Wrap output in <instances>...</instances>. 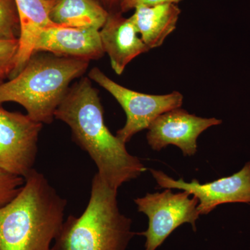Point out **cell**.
Returning a JSON list of instances; mask_svg holds the SVG:
<instances>
[{"mask_svg": "<svg viewBox=\"0 0 250 250\" xmlns=\"http://www.w3.org/2000/svg\"><path fill=\"white\" fill-rule=\"evenodd\" d=\"M19 17L15 0H0V40L19 39Z\"/></svg>", "mask_w": 250, "mask_h": 250, "instance_id": "obj_15", "label": "cell"}, {"mask_svg": "<svg viewBox=\"0 0 250 250\" xmlns=\"http://www.w3.org/2000/svg\"><path fill=\"white\" fill-rule=\"evenodd\" d=\"M221 123L215 118H202L182 108H174L158 116L149 125L148 144L155 151L172 145L179 147L184 156H192L196 154L199 136Z\"/></svg>", "mask_w": 250, "mask_h": 250, "instance_id": "obj_9", "label": "cell"}, {"mask_svg": "<svg viewBox=\"0 0 250 250\" xmlns=\"http://www.w3.org/2000/svg\"><path fill=\"white\" fill-rule=\"evenodd\" d=\"M24 179L0 170V207L11 202L19 193Z\"/></svg>", "mask_w": 250, "mask_h": 250, "instance_id": "obj_16", "label": "cell"}, {"mask_svg": "<svg viewBox=\"0 0 250 250\" xmlns=\"http://www.w3.org/2000/svg\"><path fill=\"white\" fill-rule=\"evenodd\" d=\"M34 52L88 61L100 59L104 54L98 29L61 25L42 29L36 39Z\"/></svg>", "mask_w": 250, "mask_h": 250, "instance_id": "obj_10", "label": "cell"}, {"mask_svg": "<svg viewBox=\"0 0 250 250\" xmlns=\"http://www.w3.org/2000/svg\"><path fill=\"white\" fill-rule=\"evenodd\" d=\"M182 0H120L119 6L121 13L127 12L140 5H155L164 3L178 4Z\"/></svg>", "mask_w": 250, "mask_h": 250, "instance_id": "obj_18", "label": "cell"}, {"mask_svg": "<svg viewBox=\"0 0 250 250\" xmlns=\"http://www.w3.org/2000/svg\"><path fill=\"white\" fill-rule=\"evenodd\" d=\"M150 172L162 188L183 190L197 197L200 215L208 214L223 204H250V161L236 173L205 184L195 179L189 183L182 178L175 180L154 169H150Z\"/></svg>", "mask_w": 250, "mask_h": 250, "instance_id": "obj_8", "label": "cell"}, {"mask_svg": "<svg viewBox=\"0 0 250 250\" xmlns=\"http://www.w3.org/2000/svg\"><path fill=\"white\" fill-rule=\"evenodd\" d=\"M54 118L68 125L75 142L90 156L97 173L110 187L118 190L147 170L105 125L98 91L89 79H82L69 88Z\"/></svg>", "mask_w": 250, "mask_h": 250, "instance_id": "obj_1", "label": "cell"}, {"mask_svg": "<svg viewBox=\"0 0 250 250\" xmlns=\"http://www.w3.org/2000/svg\"><path fill=\"white\" fill-rule=\"evenodd\" d=\"M181 9L177 4L140 5L130 17L149 49L160 47L177 27Z\"/></svg>", "mask_w": 250, "mask_h": 250, "instance_id": "obj_13", "label": "cell"}, {"mask_svg": "<svg viewBox=\"0 0 250 250\" xmlns=\"http://www.w3.org/2000/svg\"><path fill=\"white\" fill-rule=\"evenodd\" d=\"M117 197L118 190L95 174L86 208L65 219L53 250H126L134 236L132 222L121 213Z\"/></svg>", "mask_w": 250, "mask_h": 250, "instance_id": "obj_4", "label": "cell"}, {"mask_svg": "<svg viewBox=\"0 0 250 250\" xmlns=\"http://www.w3.org/2000/svg\"><path fill=\"white\" fill-rule=\"evenodd\" d=\"M97 1H101L109 6H114L116 4L119 5L120 3V0H97Z\"/></svg>", "mask_w": 250, "mask_h": 250, "instance_id": "obj_20", "label": "cell"}, {"mask_svg": "<svg viewBox=\"0 0 250 250\" xmlns=\"http://www.w3.org/2000/svg\"><path fill=\"white\" fill-rule=\"evenodd\" d=\"M42 123L0 106V170L25 178L34 170Z\"/></svg>", "mask_w": 250, "mask_h": 250, "instance_id": "obj_7", "label": "cell"}, {"mask_svg": "<svg viewBox=\"0 0 250 250\" xmlns=\"http://www.w3.org/2000/svg\"><path fill=\"white\" fill-rule=\"evenodd\" d=\"M89 62L36 52L16 77L0 83V104H19L34 121L49 124L70 82L84 73Z\"/></svg>", "mask_w": 250, "mask_h": 250, "instance_id": "obj_3", "label": "cell"}, {"mask_svg": "<svg viewBox=\"0 0 250 250\" xmlns=\"http://www.w3.org/2000/svg\"><path fill=\"white\" fill-rule=\"evenodd\" d=\"M88 77L114 97L126 113L125 126L117 131L116 136L126 144L135 134L149 125L166 112L181 108L184 96L178 91L166 95L139 93L118 84L108 78L98 67L90 70Z\"/></svg>", "mask_w": 250, "mask_h": 250, "instance_id": "obj_6", "label": "cell"}, {"mask_svg": "<svg viewBox=\"0 0 250 250\" xmlns=\"http://www.w3.org/2000/svg\"><path fill=\"white\" fill-rule=\"evenodd\" d=\"M57 0H15L19 17V47L14 59V69L9 75L14 78L22 70L34 53L36 39L42 29L56 27L49 18Z\"/></svg>", "mask_w": 250, "mask_h": 250, "instance_id": "obj_12", "label": "cell"}, {"mask_svg": "<svg viewBox=\"0 0 250 250\" xmlns=\"http://www.w3.org/2000/svg\"><path fill=\"white\" fill-rule=\"evenodd\" d=\"M121 14H108L100 30L104 52L108 54L112 68L118 75L123 73L133 59L149 50L138 36L139 33L131 18H124Z\"/></svg>", "mask_w": 250, "mask_h": 250, "instance_id": "obj_11", "label": "cell"}, {"mask_svg": "<svg viewBox=\"0 0 250 250\" xmlns=\"http://www.w3.org/2000/svg\"><path fill=\"white\" fill-rule=\"evenodd\" d=\"M67 200L34 169L19 193L0 207V250H54Z\"/></svg>", "mask_w": 250, "mask_h": 250, "instance_id": "obj_2", "label": "cell"}, {"mask_svg": "<svg viewBox=\"0 0 250 250\" xmlns=\"http://www.w3.org/2000/svg\"><path fill=\"white\" fill-rule=\"evenodd\" d=\"M108 14L97 0H57L49 18L55 24L63 27L100 30Z\"/></svg>", "mask_w": 250, "mask_h": 250, "instance_id": "obj_14", "label": "cell"}, {"mask_svg": "<svg viewBox=\"0 0 250 250\" xmlns=\"http://www.w3.org/2000/svg\"><path fill=\"white\" fill-rule=\"evenodd\" d=\"M190 195L187 191L173 193L166 188L135 199L138 210L149 219L147 229L139 233L146 238L145 250L157 249L183 224L190 223L196 231V221L200 215L197 211L199 201L197 197L190 198Z\"/></svg>", "mask_w": 250, "mask_h": 250, "instance_id": "obj_5", "label": "cell"}, {"mask_svg": "<svg viewBox=\"0 0 250 250\" xmlns=\"http://www.w3.org/2000/svg\"><path fill=\"white\" fill-rule=\"evenodd\" d=\"M19 47V40H0V62L14 61Z\"/></svg>", "mask_w": 250, "mask_h": 250, "instance_id": "obj_17", "label": "cell"}, {"mask_svg": "<svg viewBox=\"0 0 250 250\" xmlns=\"http://www.w3.org/2000/svg\"><path fill=\"white\" fill-rule=\"evenodd\" d=\"M13 69H14V61L0 62V80L6 75H9L12 72Z\"/></svg>", "mask_w": 250, "mask_h": 250, "instance_id": "obj_19", "label": "cell"}]
</instances>
